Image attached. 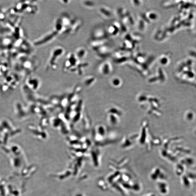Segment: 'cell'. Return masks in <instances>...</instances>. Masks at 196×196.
<instances>
[{
	"label": "cell",
	"mask_w": 196,
	"mask_h": 196,
	"mask_svg": "<svg viewBox=\"0 0 196 196\" xmlns=\"http://www.w3.org/2000/svg\"><path fill=\"white\" fill-rule=\"evenodd\" d=\"M65 53V49L63 47L58 46L52 50L47 62V66L48 68L55 70L57 68L59 60L62 57Z\"/></svg>",
	"instance_id": "cell-1"
},
{
	"label": "cell",
	"mask_w": 196,
	"mask_h": 196,
	"mask_svg": "<svg viewBox=\"0 0 196 196\" xmlns=\"http://www.w3.org/2000/svg\"><path fill=\"white\" fill-rule=\"evenodd\" d=\"M59 35V33L53 29V31L47 33L39 39H36L34 41V44L36 46H40L46 44L47 43L53 40Z\"/></svg>",
	"instance_id": "cell-2"
},
{
	"label": "cell",
	"mask_w": 196,
	"mask_h": 196,
	"mask_svg": "<svg viewBox=\"0 0 196 196\" xmlns=\"http://www.w3.org/2000/svg\"><path fill=\"white\" fill-rule=\"evenodd\" d=\"M75 55L77 58L81 61V60L85 59L87 55V52L86 49L83 47H79L76 49Z\"/></svg>",
	"instance_id": "cell-3"
},
{
	"label": "cell",
	"mask_w": 196,
	"mask_h": 196,
	"mask_svg": "<svg viewBox=\"0 0 196 196\" xmlns=\"http://www.w3.org/2000/svg\"><path fill=\"white\" fill-rule=\"evenodd\" d=\"M104 65L102 66V71L104 74H107L109 73L110 70H111V68H110V66L109 64L108 63H105L104 64Z\"/></svg>",
	"instance_id": "cell-4"
},
{
	"label": "cell",
	"mask_w": 196,
	"mask_h": 196,
	"mask_svg": "<svg viewBox=\"0 0 196 196\" xmlns=\"http://www.w3.org/2000/svg\"><path fill=\"white\" fill-rule=\"evenodd\" d=\"M100 11L102 14H104V15L106 16H110L112 15L111 12L109 11H108L107 9H105V8L102 7L100 9Z\"/></svg>",
	"instance_id": "cell-5"
},
{
	"label": "cell",
	"mask_w": 196,
	"mask_h": 196,
	"mask_svg": "<svg viewBox=\"0 0 196 196\" xmlns=\"http://www.w3.org/2000/svg\"><path fill=\"white\" fill-rule=\"evenodd\" d=\"M83 5L86 7H91L95 5V3L93 1H84L83 2Z\"/></svg>",
	"instance_id": "cell-6"
},
{
	"label": "cell",
	"mask_w": 196,
	"mask_h": 196,
	"mask_svg": "<svg viewBox=\"0 0 196 196\" xmlns=\"http://www.w3.org/2000/svg\"><path fill=\"white\" fill-rule=\"evenodd\" d=\"M60 3L64 5H67L69 4L70 2V1H59Z\"/></svg>",
	"instance_id": "cell-7"
}]
</instances>
